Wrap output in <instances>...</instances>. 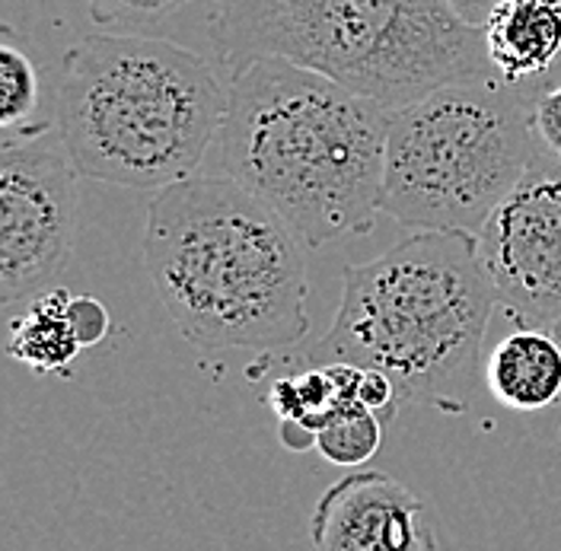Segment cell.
Returning <instances> with one entry per match:
<instances>
[{
  "mask_svg": "<svg viewBox=\"0 0 561 551\" xmlns=\"http://www.w3.org/2000/svg\"><path fill=\"white\" fill-rule=\"evenodd\" d=\"M489 392L511 412H542L561 399V338L517 325L485 354Z\"/></svg>",
  "mask_w": 561,
  "mask_h": 551,
  "instance_id": "8fae6325",
  "label": "cell"
},
{
  "mask_svg": "<svg viewBox=\"0 0 561 551\" xmlns=\"http://www.w3.org/2000/svg\"><path fill=\"white\" fill-rule=\"evenodd\" d=\"M383 417L364 405H348L329 414L322 427L316 431V449L329 466L357 469L360 462L374 459L386 440Z\"/></svg>",
  "mask_w": 561,
  "mask_h": 551,
  "instance_id": "5bb4252c",
  "label": "cell"
},
{
  "mask_svg": "<svg viewBox=\"0 0 561 551\" xmlns=\"http://www.w3.org/2000/svg\"><path fill=\"white\" fill-rule=\"evenodd\" d=\"M70 325H73V335H77V342L80 347H93L103 342L105 335H108V329H112V315L105 310L103 300H96V297H87V294H77V297H70Z\"/></svg>",
  "mask_w": 561,
  "mask_h": 551,
  "instance_id": "e0dca14e",
  "label": "cell"
},
{
  "mask_svg": "<svg viewBox=\"0 0 561 551\" xmlns=\"http://www.w3.org/2000/svg\"><path fill=\"white\" fill-rule=\"evenodd\" d=\"M533 131L542 150L561 160V80L533 87Z\"/></svg>",
  "mask_w": 561,
  "mask_h": 551,
  "instance_id": "2e32d148",
  "label": "cell"
},
{
  "mask_svg": "<svg viewBox=\"0 0 561 551\" xmlns=\"http://www.w3.org/2000/svg\"><path fill=\"white\" fill-rule=\"evenodd\" d=\"M70 297L73 294L65 287H48L13 319L7 354L16 364L45 377H70V367L83 351L70 325Z\"/></svg>",
  "mask_w": 561,
  "mask_h": 551,
  "instance_id": "7c38bea8",
  "label": "cell"
},
{
  "mask_svg": "<svg viewBox=\"0 0 561 551\" xmlns=\"http://www.w3.org/2000/svg\"><path fill=\"white\" fill-rule=\"evenodd\" d=\"M485 51L507 87H536L561 65V0H497L485 26Z\"/></svg>",
  "mask_w": 561,
  "mask_h": 551,
  "instance_id": "30bf717a",
  "label": "cell"
},
{
  "mask_svg": "<svg viewBox=\"0 0 561 551\" xmlns=\"http://www.w3.org/2000/svg\"><path fill=\"white\" fill-rule=\"evenodd\" d=\"M42 83L38 68L23 45H16L13 30H3L0 42V128L7 135L35 138L51 128L42 115Z\"/></svg>",
  "mask_w": 561,
  "mask_h": 551,
  "instance_id": "4fadbf2b",
  "label": "cell"
},
{
  "mask_svg": "<svg viewBox=\"0 0 561 551\" xmlns=\"http://www.w3.org/2000/svg\"><path fill=\"white\" fill-rule=\"evenodd\" d=\"M224 115L214 68L175 42L96 33L65 55L55 128L87 179L138 192L192 179Z\"/></svg>",
  "mask_w": 561,
  "mask_h": 551,
  "instance_id": "5b68a950",
  "label": "cell"
},
{
  "mask_svg": "<svg viewBox=\"0 0 561 551\" xmlns=\"http://www.w3.org/2000/svg\"><path fill=\"white\" fill-rule=\"evenodd\" d=\"M278 440L290 452H307V449H316V431L300 417H280Z\"/></svg>",
  "mask_w": 561,
  "mask_h": 551,
  "instance_id": "ac0fdd59",
  "label": "cell"
},
{
  "mask_svg": "<svg viewBox=\"0 0 561 551\" xmlns=\"http://www.w3.org/2000/svg\"><path fill=\"white\" fill-rule=\"evenodd\" d=\"M310 539L316 551H440L419 494L377 469L348 472L322 491Z\"/></svg>",
  "mask_w": 561,
  "mask_h": 551,
  "instance_id": "9c48e42d",
  "label": "cell"
},
{
  "mask_svg": "<svg viewBox=\"0 0 561 551\" xmlns=\"http://www.w3.org/2000/svg\"><path fill=\"white\" fill-rule=\"evenodd\" d=\"M77 170L51 131L10 138L0 157V303H30L68 268L77 240Z\"/></svg>",
  "mask_w": 561,
  "mask_h": 551,
  "instance_id": "52a82bcc",
  "label": "cell"
},
{
  "mask_svg": "<svg viewBox=\"0 0 561 551\" xmlns=\"http://www.w3.org/2000/svg\"><path fill=\"white\" fill-rule=\"evenodd\" d=\"M389 108L284 58H255L227 87L220 160L307 249L374 230Z\"/></svg>",
  "mask_w": 561,
  "mask_h": 551,
  "instance_id": "6da1fadb",
  "label": "cell"
},
{
  "mask_svg": "<svg viewBox=\"0 0 561 551\" xmlns=\"http://www.w3.org/2000/svg\"><path fill=\"white\" fill-rule=\"evenodd\" d=\"M210 45L230 77L284 58L389 112L454 83L501 80L482 30L447 0H214Z\"/></svg>",
  "mask_w": 561,
  "mask_h": 551,
  "instance_id": "277c9868",
  "label": "cell"
},
{
  "mask_svg": "<svg viewBox=\"0 0 561 551\" xmlns=\"http://www.w3.org/2000/svg\"><path fill=\"white\" fill-rule=\"evenodd\" d=\"M447 3L454 7L456 13H459L469 26H479V30H482L497 0H447Z\"/></svg>",
  "mask_w": 561,
  "mask_h": 551,
  "instance_id": "d6986e66",
  "label": "cell"
},
{
  "mask_svg": "<svg viewBox=\"0 0 561 551\" xmlns=\"http://www.w3.org/2000/svg\"><path fill=\"white\" fill-rule=\"evenodd\" d=\"M144 262L175 329L202 351H280L310 332L304 240L230 175L160 188Z\"/></svg>",
  "mask_w": 561,
  "mask_h": 551,
  "instance_id": "7a4b0ae2",
  "label": "cell"
},
{
  "mask_svg": "<svg viewBox=\"0 0 561 551\" xmlns=\"http://www.w3.org/2000/svg\"><path fill=\"white\" fill-rule=\"evenodd\" d=\"M479 262L497 307L526 329L561 335V160L536 150L524 179L479 230Z\"/></svg>",
  "mask_w": 561,
  "mask_h": 551,
  "instance_id": "ba28073f",
  "label": "cell"
},
{
  "mask_svg": "<svg viewBox=\"0 0 561 551\" xmlns=\"http://www.w3.org/2000/svg\"><path fill=\"white\" fill-rule=\"evenodd\" d=\"M529 105L533 87L494 80L392 108L380 210L409 230L479 237L539 150Z\"/></svg>",
  "mask_w": 561,
  "mask_h": 551,
  "instance_id": "8992f818",
  "label": "cell"
},
{
  "mask_svg": "<svg viewBox=\"0 0 561 551\" xmlns=\"http://www.w3.org/2000/svg\"><path fill=\"white\" fill-rule=\"evenodd\" d=\"M100 26H153L192 0H83Z\"/></svg>",
  "mask_w": 561,
  "mask_h": 551,
  "instance_id": "9a60e30c",
  "label": "cell"
},
{
  "mask_svg": "<svg viewBox=\"0 0 561 551\" xmlns=\"http://www.w3.org/2000/svg\"><path fill=\"white\" fill-rule=\"evenodd\" d=\"M329 332L307 364L345 360L392 379L399 405L462 414L485 379V338L497 294L476 233H434L351 265Z\"/></svg>",
  "mask_w": 561,
  "mask_h": 551,
  "instance_id": "3957f363",
  "label": "cell"
}]
</instances>
